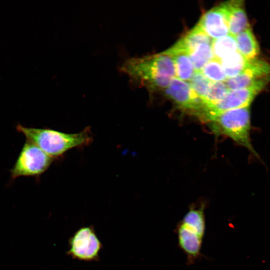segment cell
I'll list each match as a JSON object with an SVG mask.
<instances>
[{"instance_id": "obj_15", "label": "cell", "mask_w": 270, "mask_h": 270, "mask_svg": "<svg viewBox=\"0 0 270 270\" xmlns=\"http://www.w3.org/2000/svg\"><path fill=\"white\" fill-rule=\"evenodd\" d=\"M248 60L238 51L220 60L227 78H231L240 74L248 66Z\"/></svg>"}, {"instance_id": "obj_20", "label": "cell", "mask_w": 270, "mask_h": 270, "mask_svg": "<svg viewBox=\"0 0 270 270\" xmlns=\"http://www.w3.org/2000/svg\"><path fill=\"white\" fill-rule=\"evenodd\" d=\"M210 82L200 71H195L190 84L196 94L203 102L208 92Z\"/></svg>"}, {"instance_id": "obj_9", "label": "cell", "mask_w": 270, "mask_h": 270, "mask_svg": "<svg viewBox=\"0 0 270 270\" xmlns=\"http://www.w3.org/2000/svg\"><path fill=\"white\" fill-rule=\"evenodd\" d=\"M197 25L213 40L229 34L227 18L220 4L205 12Z\"/></svg>"}, {"instance_id": "obj_11", "label": "cell", "mask_w": 270, "mask_h": 270, "mask_svg": "<svg viewBox=\"0 0 270 270\" xmlns=\"http://www.w3.org/2000/svg\"><path fill=\"white\" fill-rule=\"evenodd\" d=\"M178 244L186 256L188 264H192L202 256L201 250L204 238L188 232L177 224L176 228Z\"/></svg>"}, {"instance_id": "obj_3", "label": "cell", "mask_w": 270, "mask_h": 270, "mask_svg": "<svg viewBox=\"0 0 270 270\" xmlns=\"http://www.w3.org/2000/svg\"><path fill=\"white\" fill-rule=\"evenodd\" d=\"M206 123L215 134L230 138L236 144L244 147L256 157L259 158L251 142L250 106L215 114L209 117Z\"/></svg>"}, {"instance_id": "obj_16", "label": "cell", "mask_w": 270, "mask_h": 270, "mask_svg": "<svg viewBox=\"0 0 270 270\" xmlns=\"http://www.w3.org/2000/svg\"><path fill=\"white\" fill-rule=\"evenodd\" d=\"M212 47L214 58L220 61L238 51L235 38L230 34L213 40Z\"/></svg>"}, {"instance_id": "obj_6", "label": "cell", "mask_w": 270, "mask_h": 270, "mask_svg": "<svg viewBox=\"0 0 270 270\" xmlns=\"http://www.w3.org/2000/svg\"><path fill=\"white\" fill-rule=\"evenodd\" d=\"M165 92L180 110L196 116L200 120L205 106L190 84L174 78Z\"/></svg>"}, {"instance_id": "obj_1", "label": "cell", "mask_w": 270, "mask_h": 270, "mask_svg": "<svg viewBox=\"0 0 270 270\" xmlns=\"http://www.w3.org/2000/svg\"><path fill=\"white\" fill-rule=\"evenodd\" d=\"M120 71L132 82L146 87L150 92L166 89L176 77L171 56L164 52L140 58H129L120 64Z\"/></svg>"}, {"instance_id": "obj_10", "label": "cell", "mask_w": 270, "mask_h": 270, "mask_svg": "<svg viewBox=\"0 0 270 270\" xmlns=\"http://www.w3.org/2000/svg\"><path fill=\"white\" fill-rule=\"evenodd\" d=\"M220 5L227 18L230 34L234 37L250 26L243 0L227 1Z\"/></svg>"}, {"instance_id": "obj_5", "label": "cell", "mask_w": 270, "mask_h": 270, "mask_svg": "<svg viewBox=\"0 0 270 270\" xmlns=\"http://www.w3.org/2000/svg\"><path fill=\"white\" fill-rule=\"evenodd\" d=\"M270 82V76L252 86L242 89L229 91L216 104L205 108L204 122L210 116L226 110L250 106L256 96Z\"/></svg>"}, {"instance_id": "obj_18", "label": "cell", "mask_w": 270, "mask_h": 270, "mask_svg": "<svg viewBox=\"0 0 270 270\" xmlns=\"http://www.w3.org/2000/svg\"><path fill=\"white\" fill-rule=\"evenodd\" d=\"M229 91L224 82H211L207 95L203 101L205 107L216 104L224 98Z\"/></svg>"}, {"instance_id": "obj_8", "label": "cell", "mask_w": 270, "mask_h": 270, "mask_svg": "<svg viewBox=\"0 0 270 270\" xmlns=\"http://www.w3.org/2000/svg\"><path fill=\"white\" fill-rule=\"evenodd\" d=\"M270 76V64L257 58L249 60L246 68L236 76L227 78L224 82L230 91L248 88L258 80Z\"/></svg>"}, {"instance_id": "obj_12", "label": "cell", "mask_w": 270, "mask_h": 270, "mask_svg": "<svg viewBox=\"0 0 270 270\" xmlns=\"http://www.w3.org/2000/svg\"><path fill=\"white\" fill-rule=\"evenodd\" d=\"M164 52L172 58L177 78L190 81L195 70L188 54L175 44Z\"/></svg>"}, {"instance_id": "obj_17", "label": "cell", "mask_w": 270, "mask_h": 270, "mask_svg": "<svg viewBox=\"0 0 270 270\" xmlns=\"http://www.w3.org/2000/svg\"><path fill=\"white\" fill-rule=\"evenodd\" d=\"M195 71H200L214 58L212 44L204 43L198 46L189 54Z\"/></svg>"}, {"instance_id": "obj_14", "label": "cell", "mask_w": 270, "mask_h": 270, "mask_svg": "<svg viewBox=\"0 0 270 270\" xmlns=\"http://www.w3.org/2000/svg\"><path fill=\"white\" fill-rule=\"evenodd\" d=\"M213 39L197 24L175 44L189 55L198 46L204 43L212 44Z\"/></svg>"}, {"instance_id": "obj_13", "label": "cell", "mask_w": 270, "mask_h": 270, "mask_svg": "<svg viewBox=\"0 0 270 270\" xmlns=\"http://www.w3.org/2000/svg\"><path fill=\"white\" fill-rule=\"evenodd\" d=\"M238 51L246 60L256 58L260 54L258 43L249 26L234 36Z\"/></svg>"}, {"instance_id": "obj_2", "label": "cell", "mask_w": 270, "mask_h": 270, "mask_svg": "<svg viewBox=\"0 0 270 270\" xmlns=\"http://www.w3.org/2000/svg\"><path fill=\"white\" fill-rule=\"evenodd\" d=\"M16 130L50 157L60 156L72 148L87 146L92 140L89 128L79 132L65 133L48 128L26 127L18 124Z\"/></svg>"}, {"instance_id": "obj_7", "label": "cell", "mask_w": 270, "mask_h": 270, "mask_svg": "<svg viewBox=\"0 0 270 270\" xmlns=\"http://www.w3.org/2000/svg\"><path fill=\"white\" fill-rule=\"evenodd\" d=\"M102 248L94 228L86 226L80 228L70 238L68 254L78 260H96Z\"/></svg>"}, {"instance_id": "obj_4", "label": "cell", "mask_w": 270, "mask_h": 270, "mask_svg": "<svg viewBox=\"0 0 270 270\" xmlns=\"http://www.w3.org/2000/svg\"><path fill=\"white\" fill-rule=\"evenodd\" d=\"M52 160L38 146L26 140L10 170V178L14 180L20 177L39 176L48 168Z\"/></svg>"}, {"instance_id": "obj_19", "label": "cell", "mask_w": 270, "mask_h": 270, "mask_svg": "<svg viewBox=\"0 0 270 270\" xmlns=\"http://www.w3.org/2000/svg\"><path fill=\"white\" fill-rule=\"evenodd\" d=\"M200 72L212 82H224L227 78L220 61L215 58L207 63Z\"/></svg>"}]
</instances>
